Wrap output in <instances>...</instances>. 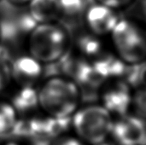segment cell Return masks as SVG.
Returning a JSON list of instances; mask_svg holds the SVG:
<instances>
[{
	"mask_svg": "<svg viewBox=\"0 0 146 145\" xmlns=\"http://www.w3.org/2000/svg\"><path fill=\"white\" fill-rule=\"evenodd\" d=\"M132 106L137 116L146 121V89H138L132 97Z\"/></svg>",
	"mask_w": 146,
	"mask_h": 145,
	"instance_id": "obj_16",
	"label": "cell"
},
{
	"mask_svg": "<svg viewBox=\"0 0 146 145\" xmlns=\"http://www.w3.org/2000/svg\"><path fill=\"white\" fill-rule=\"evenodd\" d=\"M27 13L36 24L56 22L61 18L59 0H31Z\"/></svg>",
	"mask_w": 146,
	"mask_h": 145,
	"instance_id": "obj_9",
	"label": "cell"
},
{
	"mask_svg": "<svg viewBox=\"0 0 146 145\" xmlns=\"http://www.w3.org/2000/svg\"><path fill=\"white\" fill-rule=\"evenodd\" d=\"M130 85L124 81H114L104 85L101 91L103 106L110 113L126 115L132 106Z\"/></svg>",
	"mask_w": 146,
	"mask_h": 145,
	"instance_id": "obj_6",
	"label": "cell"
},
{
	"mask_svg": "<svg viewBox=\"0 0 146 145\" xmlns=\"http://www.w3.org/2000/svg\"><path fill=\"white\" fill-rule=\"evenodd\" d=\"M77 44L80 51L86 56L97 57L101 53V44L93 35L82 34L78 38Z\"/></svg>",
	"mask_w": 146,
	"mask_h": 145,
	"instance_id": "obj_14",
	"label": "cell"
},
{
	"mask_svg": "<svg viewBox=\"0 0 146 145\" xmlns=\"http://www.w3.org/2000/svg\"><path fill=\"white\" fill-rule=\"evenodd\" d=\"M1 37H2V29H1V26H0V39H1Z\"/></svg>",
	"mask_w": 146,
	"mask_h": 145,
	"instance_id": "obj_21",
	"label": "cell"
},
{
	"mask_svg": "<svg viewBox=\"0 0 146 145\" xmlns=\"http://www.w3.org/2000/svg\"><path fill=\"white\" fill-rule=\"evenodd\" d=\"M0 145H21V144L17 143V142H15V141H7V142H4L3 144H1Z\"/></svg>",
	"mask_w": 146,
	"mask_h": 145,
	"instance_id": "obj_20",
	"label": "cell"
},
{
	"mask_svg": "<svg viewBox=\"0 0 146 145\" xmlns=\"http://www.w3.org/2000/svg\"><path fill=\"white\" fill-rule=\"evenodd\" d=\"M13 83L11 63L0 57V93L7 91Z\"/></svg>",
	"mask_w": 146,
	"mask_h": 145,
	"instance_id": "obj_15",
	"label": "cell"
},
{
	"mask_svg": "<svg viewBox=\"0 0 146 145\" xmlns=\"http://www.w3.org/2000/svg\"><path fill=\"white\" fill-rule=\"evenodd\" d=\"M111 114L103 105H89L77 109L71 125L82 142L98 145L105 142L113 127Z\"/></svg>",
	"mask_w": 146,
	"mask_h": 145,
	"instance_id": "obj_3",
	"label": "cell"
},
{
	"mask_svg": "<svg viewBox=\"0 0 146 145\" xmlns=\"http://www.w3.org/2000/svg\"><path fill=\"white\" fill-rule=\"evenodd\" d=\"M69 38L67 28L62 25L37 24L28 32L27 54L43 65L55 64L68 54Z\"/></svg>",
	"mask_w": 146,
	"mask_h": 145,
	"instance_id": "obj_2",
	"label": "cell"
},
{
	"mask_svg": "<svg viewBox=\"0 0 146 145\" xmlns=\"http://www.w3.org/2000/svg\"><path fill=\"white\" fill-rule=\"evenodd\" d=\"M86 21L95 35L111 32L118 22L116 15L105 5L90 6L86 13Z\"/></svg>",
	"mask_w": 146,
	"mask_h": 145,
	"instance_id": "obj_8",
	"label": "cell"
},
{
	"mask_svg": "<svg viewBox=\"0 0 146 145\" xmlns=\"http://www.w3.org/2000/svg\"><path fill=\"white\" fill-rule=\"evenodd\" d=\"M50 145H86L85 144L80 138H76L74 137H70L68 135L61 134L56 136Z\"/></svg>",
	"mask_w": 146,
	"mask_h": 145,
	"instance_id": "obj_17",
	"label": "cell"
},
{
	"mask_svg": "<svg viewBox=\"0 0 146 145\" xmlns=\"http://www.w3.org/2000/svg\"><path fill=\"white\" fill-rule=\"evenodd\" d=\"M90 0H59L61 6V18L63 26H77L82 19L83 14L88 7Z\"/></svg>",
	"mask_w": 146,
	"mask_h": 145,
	"instance_id": "obj_10",
	"label": "cell"
},
{
	"mask_svg": "<svg viewBox=\"0 0 146 145\" xmlns=\"http://www.w3.org/2000/svg\"><path fill=\"white\" fill-rule=\"evenodd\" d=\"M6 1L12 6L23 7V6H27L31 0H6Z\"/></svg>",
	"mask_w": 146,
	"mask_h": 145,
	"instance_id": "obj_19",
	"label": "cell"
},
{
	"mask_svg": "<svg viewBox=\"0 0 146 145\" xmlns=\"http://www.w3.org/2000/svg\"><path fill=\"white\" fill-rule=\"evenodd\" d=\"M119 58L127 65L138 64L146 59V36L133 22L118 21L111 32Z\"/></svg>",
	"mask_w": 146,
	"mask_h": 145,
	"instance_id": "obj_4",
	"label": "cell"
},
{
	"mask_svg": "<svg viewBox=\"0 0 146 145\" xmlns=\"http://www.w3.org/2000/svg\"><path fill=\"white\" fill-rule=\"evenodd\" d=\"M19 114L10 101L0 98V136L12 132L18 123Z\"/></svg>",
	"mask_w": 146,
	"mask_h": 145,
	"instance_id": "obj_11",
	"label": "cell"
},
{
	"mask_svg": "<svg viewBox=\"0 0 146 145\" xmlns=\"http://www.w3.org/2000/svg\"><path fill=\"white\" fill-rule=\"evenodd\" d=\"M10 102L18 114L32 111L35 107H38L37 90L33 87H20V90Z\"/></svg>",
	"mask_w": 146,
	"mask_h": 145,
	"instance_id": "obj_12",
	"label": "cell"
},
{
	"mask_svg": "<svg viewBox=\"0 0 146 145\" xmlns=\"http://www.w3.org/2000/svg\"><path fill=\"white\" fill-rule=\"evenodd\" d=\"M38 107L48 117L68 119L78 109L81 101L78 85L68 77L54 75L37 89Z\"/></svg>",
	"mask_w": 146,
	"mask_h": 145,
	"instance_id": "obj_1",
	"label": "cell"
},
{
	"mask_svg": "<svg viewBox=\"0 0 146 145\" xmlns=\"http://www.w3.org/2000/svg\"><path fill=\"white\" fill-rule=\"evenodd\" d=\"M43 66L28 54L17 57L11 63L14 83L19 87H33L43 76Z\"/></svg>",
	"mask_w": 146,
	"mask_h": 145,
	"instance_id": "obj_7",
	"label": "cell"
},
{
	"mask_svg": "<svg viewBox=\"0 0 146 145\" xmlns=\"http://www.w3.org/2000/svg\"><path fill=\"white\" fill-rule=\"evenodd\" d=\"M98 145H109V144H105V142H104V143H102V144H98Z\"/></svg>",
	"mask_w": 146,
	"mask_h": 145,
	"instance_id": "obj_22",
	"label": "cell"
},
{
	"mask_svg": "<svg viewBox=\"0 0 146 145\" xmlns=\"http://www.w3.org/2000/svg\"><path fill=\"white\" fill-rule=\"evenodd\" d=\"M104 5L108 7H119L127 3L130 0H98Z\"/></svg>",
	"mask_w": 146,
	"mask_h": 145,
	"instance_id": "obj_18",
	"label": "cell"
},
{
	"mask_svg": "<svg viewBox=\"0 0 146 145\" xmlns=\"http://www.w3.org/2000/svg\"><path fill=\"white\" fill-rule=\"evenodd\" d=\"M111 135L121 145H146V121L123 115L114 121Z\"/></svg>",
	"mask_w": 146,
	"mask_h": 145,
	"instance_id": "obj_5",
	"label": "cell"
},
{
	"mask_svg": "<svg viewBox=\"0 0 146 145\" xmlns=\"http://www.w3.org/2000/svg\"><path fill=\"white\" fill-rule=\"evenodd\" d=\"M1 1H2V0H0V2H1Z\"/></svg>",
	"mask_w": 146,
	"mask_h": 145,
	"instance_id": "obj_23",
	"label": "cell"
},
{
	"mask_svg": "<svg viewBox=\"0 0 146 145\" xmlns=\"http://www.w3.org/2000/svg\"><path fill=\"white\" fill-rule=\"evenodd\" d=\"M127 83L138 89H146V62L128 65L125 73Z\"/></svg>",
	"mask_w": 146,
	"mask_h": 145,
	"instance_id": "obj_13",
	"label": "cell"
}]
</instances>
